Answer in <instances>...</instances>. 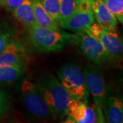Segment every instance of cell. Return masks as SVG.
Segmentation results:
<instances>
[{
	"mask_svg": "<svg viewBox=\"0 0 123 123\" xmlns=\"http://www.w3.org/2000/svg\"><path fill=\"white\" fill-rule=\"evenodd\" d=\"M54 119L64 118L72 98L53 74L46 73L36 83Z\"/></svg>",
	"mask_w": 123,
	"mask_h": 123,
	"instance_id": "1",
	"label": "cell"
},
{
	"mask_svg": "<svg viewBox=\"0 0 123 123\" xmlns=\"http://www.w3.org/2000/svg\"><path fill=\"white\" fill-rule=\"evenodd\" d=\"M27 28L31 42L38 51L43 53L60 51L68 44H76V34L49 29L36 23Z\"/></svg>",
	"mask_w": 123,
	"mask_h": 123,
	"instance_id": "2",
	"label": "cell"
},
{
	"mask_svg": "<svg viewBox=\"0 0 123 123\" xmlns=\"http://www.w3.org/2000/svg\"><path fill=\"white\" fill-rule=\"evenodd\" d=\"M19 93L23 107L31 116L39 120L54 119L36 83L27 78L23 79L19 84Z\"/></svg>",
	"mask_w": 123,
	"mask_h": 123,
	"instance_id": "3",
	"label": "cell"
},
{
	"mask_svg": "<svg viewBox=\"0 0 123 123\" xmlns=\"http://www.w3.org/2000/svg\"><path fill=\"white\" fill-rule=\"evenodd\" d=\"M57 79L72 98L88 102L89 92L84 70L75 64H65L56 70Z\"/></svg>",
	"mask_w": 123,
	"mask_h": 123,
	"instance_id": "4",
	"label": "cell"
},
{
	"mask_svg": "<svg viewBox=\"0 0 123 123\" xmlns=\"http://www.w3.org/2000/svg\"><path fill=\"white\" fill-rule=\"evenodd\" d=\"M66 123H105V119L103 110L94 103L90 105L88 102L72 98L68 106Z\"/></svg>",
	"mask_w": 123,
	"mask_h": 123,
	"instance_id": "5",
	"label": "cell"
},
{
	"mask_svg": "<svg viewBox=\"0 0 123 123\" xmlns=\"http://www.w3.org/2000/svg\"><path fill=\"white\" fill-rule=\"evenodd\" d=\"M83 70L89 94L92 96L94 103L104 111L110 94L105 79L96 66L86 65Z\"/></svg>",
	"mask_w": 123,
	"mask_h": 123,
	"instance_id": "6",
	"label": "cell"
},
{
	"mask_svg": "<svg viewBox=\"0 0 123 123\" xmlns=\"http://www.w3.org/2000/svg\"><path fill=\"white\" fill-rule=\"evenodd\" d=\"M76 33V44L84 55L94 64L101 65L109 60H111L110 55L101 42L93 37L86 30Z\"/></svg>",
	"mask_w": 123,
	"mask_h": 123,
	"instance_id": "7",
	"label": "cell"
},
{
	"mask_svg": "<svg viewBox=\"0 0 123 123\" xmlns=\"http://www.w3.org/2000/svg\"><path fill=\"white\" fill-rule=\"evenodd\" d=\"M27 57L24 44L14 39L0 52V67L25 65Z\"/></svg>",
	"mask_w": 123,
	"mask_h": 123,
	"instance_id": "8",
	"label": "cell"
},
{
	"mask_svg": "<svg viewBox=\"0 0 123 123\" xmlns=\"http://www.w3.org/2000/svg\"><path fill=\"white\" fill-rule=\"evenodd\" d=\"M97 39L105 47L111 60H118L123 58V38L117 30H105L103 28Z\"/></svg>",
	"mask_w": 123,
	"mask_h": 123,
	"instance_id": "9",
	"label": "cell"
},
{
	"mask_svg": "<svg viewBox=\"0 0 123 123\" xmlns=\"http://www.w3.org/2000/svg\"><path fill=\"white\" fill-rule=\"evenodd\" d=\"M94 22L92 9L89 10H77L76 12L58 23L62 29L77 32L88 29Z\"/></svg>",
	"mask_w": 123,
	"mask_h": 123,
	"instance_id": "10",
	"label": "cell"
},
{
	"mask_svg": "<svg viewBox=\"0 0 123 123\" xmlns=\"http://www.w3.org/2000/svg\"><path fill=\"white\" fill-rule=\"evenodd\" d=\"M91 7L94 19L103 29L117 30L118 20L103 0H94Z\"/></svg>",
	"mask_w": 123,
	"mask_h": 123,
	"instance_id": "11",
	"label": "cell"
},
{
	"mask_svg": "<svg viewBox=\"0 0 123 123\" xmlns=\"http://www.w3.org/2000/svg\"><path fill=\"white\" fill-rule=\"evenodd\" d=\"M107 122L121 123L123 119V95L120 93L110 94L104 109Z\"/></svg>",
	"mask_w": 123,
	"mask_h": 123,
	"instance_id": "12",
	"label": "cell"
},
{
	"mask_svg": "<svg viewBox=\"0 0 123 123\" xmlns=\"http://www.w3.org/2000/svg\"><path fill=\"white\" fill-rule=\"evenodd\" d=\"M31 4L36 24L52 30H60L58 23L46 11L40 0H31Z\"/></svg>",
	"mask_w": 123,
	"mask_h": 123,
	"instance_id": "13",
	"label": "cell"
},
{
	"mask_svg": "<svg viewBox=\"0 0 123 123\" xmlns=\"http://www.w3.org/2000/svg\"><path fill=\"white\" fill-rule=\"evenodd\" d=\"M14 17L27 27L35 23L31 0H24L12 12Z\"/></svg>",
	"mask_w": 123,
	"mask_h": 123,
	"instance_id": "14",
	"label": "cell"
},
{
	"mask_svg": "<svg viewBox=\"0 0 123 123\" xmlns=\"http://www.w3.org/2000/svg\"><path fill=\"white\" fill-rule=\"evenodd\" d=\"M25 72V65L0 67V86H8L20 79Z\"/></svg>",
	"mask_w": 123,
	"mask_h": 123,
	"instance_id": "15",
	"label": "cell"
},
{
	"mask_svg": "<svg viewBox=\"0 0 123 123\" xmlns=\"http://www.w3.org/2000/svg\"><path fill=\"white\" fill-rule=\"evenodd\" d=\"M80 0H60V21L70 17L77 11Z\"/></svg>",
	"mask_w": 123,
	"mask_h": 123,
	"instance_id": "16",
	"label": "cell"
},
{
	"mask_svg": "<svg viewBox=\"0 0 123 123\" xmlns=\"http://www.w3.org/2000/svg\"><path fill=\"white\" fill-rule=\"evenodd\" d=\"M15 33L13 28L6 23H0V52L14 39Z\"/></svg>",
	"mask_w": 123,
	"mask_h": 123,
	"instance_id": "17",
	"label": "cell"
},
{
	"mask_svg": "<svg viewBox=\"0 0 123 123\" xmlns=\"http://www.w3.org/2000/svg\"><path fill=\"white\" fill-rule=\"evenodd\" d=\"M44 8L57 23L60 22V0H40Z\"/></svg>",
	"mask_w": 123,
	"mask_h": 123,
	"instance_id": "18",
	"label": "cell"
},
{
	"mask_svg": "<svg viewBox=\"0 0 123 123\" xmlns=\"http://www.w3.org/2000/svg\"><path fill=\"white\" fill-rule=\"evenodd\" d=\"M118 21L123 25V0H103Z\"/></svg>",
	"mask_w": 123,
	"mask_h": 123,
	"instance_id": "19",
	"label": "cell"
},
{
	"mask_svg": "<svg viewBox=\"0 0 123 123\" xmlns=\"http://www.w3.org/2000/svg\"><path fill=\"white\" fill-rule=\"evenodd\" d=\"M8 98L7 94L0 90V120L4 116L8 110Z\"/></svg>",
	"mask_w": 123,
	"mask_h": 123,
	"instance_id": "20",
	"label": "cell"
},
{
	"mask_svg": "<svg viewBox=\"0 0 123 123\" xmlns=\"http://www.w3.org/2000/svg\"><path fill=\"white\" fill-rule=\"evenodd\" d=\"M24 0H4L1 6H4L7 11L12 12Z\"/></svg>",
	"mask_w": 123,
	"mask_h": 123,
	"instance_id": "21",
	"label": "cell"
},
{
	"mask_svg": "<svg viewBox=\"0 0 123 123\" xmlns=\"http://www.w3.org/2000/svg\"><path fill=\"white\" fill-rule=\"evenodd\" d=\"M82 1H86V2H88V3H89V4H90L91 5H92V2L94 1V0H82Z\"/></svg>",
	"mask_w": 123,
	"mask_h": 123,
	"instance_id": "22",
	"label": "cell"
},
{
	"mask_svg": "<svg viewBox=\"0 0 123 123\" xmlns=\"http://www.w3.org/2000/svg\"><path fill=\"white\" fill-rule=\"evenodd\" d=\"M3 1H4V0H0V5H1V4H2Z\"/></svg>",
	"mask_w": 123,
	"mask_h": 123,
	"instance_id": "23",
	"label": "cell"
},
{
	"mask_svg": "<svg viewBox=\"0 0 123 123\" xmlns=\"http://www.w3.org/2000/svg\"></svg>",
	"mask_w": 123,
	"mask_h": 123,
	"instance_id": "24",
	"label": "cell"
}]
</instances>
